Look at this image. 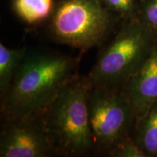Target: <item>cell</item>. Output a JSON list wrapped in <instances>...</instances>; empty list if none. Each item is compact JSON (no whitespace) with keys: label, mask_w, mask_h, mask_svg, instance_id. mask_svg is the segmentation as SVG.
Returning a JSON list of instances; mask_svg holds the SVG:
<instances>
[{"label":"cell","mask_w":157,"mask_h":157,"mask_svg":"<svg viewBox=\"0 0 157 157\" xmlns=\"http://www.w3.org/2000/svg\"><path fill=\"white\" fill-rule=\"evenodd\" d=\"M73 59L57 55L25 56L3 100L5 120L34 117L53 103L76 77Z\"/></svg>","instance_id":"6da1fadb"},{"label":"cell","mask_w":157,"mask_h":157,"mask_svg":"<svg viewBox=\"0 0 157 157\" xmlns=\"http://www.w3.org/2000/svg\"><path fill=\"white\" fill-rule=\"evenodd\" d=\"M90 87L87 79L76 76L42 113L44 128L56 154L79 156L95 145L88 111Z\"/></svg>","instance_id":"7a4b0ae2"},{"label":"cell","mask_w":157,"mask_h":157,"mask_svg":"<svg viewBox=\"0 0 157 157\" xmlns=\"http://www.w3.org/2000/svg\"><path fill=\"white\" fill-rule=\"evenodd\" d=\"M156 41L137 15L131 17L98 58L87 79L90 85L121 89Z\"/></svg>","instance_id":"3957f363"},{"label":"cell","mask_w":157,"mask_h":157,"mask_svg":"<svg viewBox=\"0 0 157 157\" xmlns=\"http://www.w3.org/2000/svg\"><path fill=\"white\" fill-rule=\"evenodd\" d=\"M110 26L111 17L100 0H60L50 32L59 42L84 50L103 42Z\"/></svg>","instance_id":"277c9868"},{"label":"cell","mask_w":157,"mask_h":157,"mask_svg":"<svg viewBox=\"0 0 157 157\" xmlns=\"http://www.w3.org/2000/svg\"><path fill=\"white\" fill-rule=\"evenodd\" d=\"M88 111L95 145L108 154L117 143L132 135L136 117L121 88L91 86Z\"/></svg>","instance_id":"5b68a950"},{"label":"cell","mask_w":157,"mask_h":157,"mask_svg":"<svg viewBox=\"0 0 157 157\" xmlns=\"http://www.w3.org/2000/svg\"><path fill=\"white\" fill-rule=\"evenodd\" d=\"M56 154L42 114L6 120L0 137L1 157H44Z\"/></svg>","instance_id":"8992f818"},{"label":"cell","mask_w":157,"mask_h":157,"mask_svg":"<svg viewBox=\"0 0 157 157\" xmlns=\"http://www.w3.org/2000/svg\"><path fill=\"white\" fill-rule=\"evenodd\" d=\"M121 90L134 109L136 119L157 101V41Z\"/></svg>","instance_id":"52a82bcc"},{"label":"cell","mask_w":157,"mask_h":157,"mask_svg":"<svg viewBox=\"0 0 157 157\" xmlns=\"http://www.w3.org/2000/svg\"><path fill=\"white\" fill-rule=\"evenodd\" d=\"M132 136L146 157H157V101L136 119Z\"/></svg>","instance_id":"ba28073f"},{"label":"cell","mask_w":157,"mask_h":157,"mask_svg":"<svg viewBox=\"0 0 157 157\" xmlns=\"http://www.w3.org/2000/svg\"><path fill=\"white\" fill-rule=\"evenodd\" d=\"M25 48L12 49L0 44V95L5 97L23 60Z\"/></svg>","instance_id":"9c48e42d"},{"label":"cell","mask_w":157,"mask_h":157,"mask_svg":"<svg viewBox=\"0 0 157 157\" xmlns=\"http://www.w3.org/2000/svg\"><path fill=\"white\" fill-rule=\"evenodd\" d=\"M52 0H14V8L25 21L34 23L42 21L50 13Z\"/></svg>","instance_id":"30bf717a"},{"label":"cell","mask_w":157,"mask_h":157,"mask_svg":"<svg viewBox=\"0 0 157 157\" xmlns=\"http://www.w3.org/2000/svg\"><path fill=\"white\" fill-rule=\"evenodd\" d=\"M137 17L157 38V0H142Z\"/></svg>","instance_id":"8fae6325"},{"label":"cell","mask_w":157,"mask_h":157,"mask_svg":"<svg viewBox=\"0 0 157 157\" xmlns=\"http://www.w3.org/2000/svg\"><path fill=\"white\" fill-rule=\"evenodd\" d=\"M109 154L114 157H146L143 151L135 142L132 135L117 143L109 152Z\"/></svg>","instance_id":"7c38bea8"},{"label":"cell","mask_w":157,"mask_h":157,"mask_svg":"<svg viewBox=\"0 0 157 157\" xmlns=\"http://www.w3.org/2000/svg\"><path fill=\"white\" fill-rule=\"evenodd\" d=\"M103 2L109 8L129 18L137 15L135 0H103Z\"/></svg>","instance_id":"4fadbf2b"}]
</instances>
